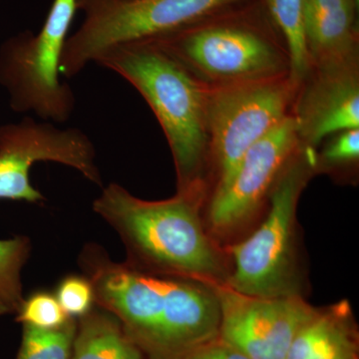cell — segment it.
Returning <instances> with one entry per match:
<instances>
[{"label": "cell", "mask_w": 359, "mask_h": 359, "mask_svg": "<svg viewBox=\"0 0 359 359\" xmlns=\"http://www.w3.org/2000/svg\"><path fill=\"white\" fill-rule=\"evenodd\" d=\"M23 325L22 342L16 359H71L77 328L74 318L56 330Z\"/></svg>", "instance_id": "ac0fdd59"}, {"label": "cell", "mask_w": 359, "mask_h": 359, "mask_svg": "<svg viewBox=\"0 0 359 359\" xmlns=\"http://www.w3.org/2000/svg\"><path fill=\"white\" fill-rule=\"evenodd\" d=\"M299 141L294 117L287 116L248 150L228 181L214 189L204 218L208 231L219 245L233 244L255 228Z\"/></svg>", "instance_id": "ba28073f"}, {"label": "cell", "mask_w": 359, "mask_h": 359, "mask_svg": "<svg viewBox=\"0 0 359 359\" xmlns=\"http://www.w3.org/2000/svg\"><path fill=\"white\" fill-rule=\"evenodd\" d=\"M218 299L219 337L250 359H287L295 335L316 308L302 295L264 297L211 285Z\"/></svg>", "instance_id": "30bf717a"}, {"label": "cell", "mask_w": 359, "mask_h": 359, "mask_svg": "<svg viewBox=\"0 0 359 359\" xmlns=\"http://www.w3.org/2000/svg\"><path fill=\"white\" fill-rule=\"evenodd\" d=\"M287 359H359L358 327L349 302L316 308L295 335Z\"/></svg>", "instance_id": "4fadbf2b"}, {"label": "cell", "mask_w": 359, "mask_h": 359, "mask_svg": "<svg viewBox=\"0 0 359 359\" xmlns=\"http://www.w3.org/2000/svg\"><path fill=\"white\" fill-rule=\"evenodd\" d=\"M70 318L61 308L56 297L40 292L25 299L16 320L40 330H56L63 327Z\"/></svg>", "instance_id": "d6986e66"}, {"label": "cell", "mask_w": 359, "mask_h": 359, "mask_svg": "<svg viewBox=\"0 0 359 359\" xmlns=\"http://www.w3.org/2000/svg\"><path fill=\"white\" fill-rule=\"evenodd\" d=\"M167 308L156 359H183L219 337L221 311L211 285L166 278Z\"/></svg>", "instance_id": "7c38bea8"}, {"label": "cell", "mask_w": 359, "mask_h": 359, "mask_svg": "<svg viewBox=\"0 0 359 359\" xmlns=\"http://www.w3.org/2000/svg\"><path fill=\"white\" fill-rule=\"evenodd\" d=\"M273 27L282 35L289 51L290 80L294 83L308 73L309 58L304 34V0H264Z\"/></svg>", "instance_id": "2e32d148"}, {"label": "cell", "mask_w": 359, "mask_h": 359, "mask_svg": "<svg viewBox=\"0 0 359 359\" xmlns=\"http://www.w3.org/2000/svg\"><path fill=\"white\" fill-rule=\"evenodd\" d=\"M108 1H115V0H76L77 8L85 11L89 7L95 6V4Z\"/></svg>", "instance_id": "603a6c76"}, {"label": "cell", "mask_w": 359, "mask_h": 359, "mask_svg": "<svg viewBox=\"0 0 359 359\" xmlns=\"http://www.w3.org/2000/svg\"><path fill=\"white\" fill-rule=\"evenodd\" d=\"M292 82L280 78L219 85L209 92V154L224 185L252 145L287 117Z\"/></svg>", "instance_id": "52a82bcc"}, {"label": "cell", "mask_w": 359, "mask_h": 359, "mask_svg": "<svg viewBox=\"0 0 359 359\" xmlns=\"http://www.w3.org/2000/svg\"><path fill=\"white\" fill-rule=\"evenodd\" d=\"M205 185L178 191L174 197L145 201L112 183L93 210L112 226L126 248L127 264L149 275L226 283L228 252L208 231L202 214Z\"/></svg>", "instance_id": "6da1fadb"}, {"label": "cell", "mask_w": 359, "mask_h": 359, "mask_svg": "<svg viewBox=\"0 0 359 359\" xmlns=\"http://www.w3.org/2000/svg\"><path fill=\"white\" fill-rule=\"evenodd\" d=\"M245 0H115L84 11L66 42L61 74L76 76L108 49L164 39L240 6Z\"/></svg>", "instance_id": "277c9868"}, {"label": "cell", "mask_w": 359, "mask_h": 359, "mask_svg": "<svg viewBox=\"0 0 359 359\" xmlns=\"http://www.w3.org/2000/svg\"><path fill=\"white\" fill-rule=\"evenodd\" d=\"M71 359H145L121 323L105 309H91L80 318Z\"/></svg>", "instance_id": "9a60e30c"}, {"label": "cell", "mask_w": 359, "mask_h": 359, "mask_svg": "<svg viewBox=\"0 0 359 359\" xmlns=\"http://www.w3.org/2000/svg\"><path fill=\"white\" fill-rule=\"evenodd\" d=\"M76 0H53L37 33L23 32L7 41L0 53V82L15 112H32L43 121L65 123L76 99L61 80V60L75 13Z\"/></svg>", "instance_id": "5b68a950"}, {"label": "cell", "mask_w": 359, "mask_h": 359, "mask_svg": "<svg viewBox=\"0 0 359 359\" xmlns=\"http://www.w3.org/2000/svg\"><path fill=\"white\" fill-rule=\"evenodd\" d=\"M29 252L26 237L0 240V316L18 313L25 302L20 273Z\"/></svg>", "instance_id": "e0dca14e"}, {"label": "cell", "mask_w": 359, "mask_h": 359, "mask_svg": "<svg viewBox=\"0 0 359 359\" xmlns=\"http://www.w3.org/2000/svg\"><path fill=\"white\" fill-rule=\"evenodd\" d=\"M353 0H304V34L309 58L320 65L346 62L355 47Z\"/></svg>", "instance_id": "5bb4252c"}, {"label": "cell", "mask_w": 359, "mask_h": 359, "mask_svg": "<svg viewBox=\"0 0 359 359\" xmlns=\"http://www.w3.org/2000/svg\"><path fill=\"white\" fill-rule=\"evenodd\" d=\"M183 359H250L242 351H238L221 337L207 342L194 349L192 353L186 355Z\"/></svg>", "instance_id": "7402d4cb"}, {"label": "cell", "mask_w": 359, "mask_h": 359, "mask_svg": "<svg viewBox=\"0 0 359 359\" xmlns=\"http://www.w3.org/2000/svg\"><path fill=\"white\" fill-rule=\"evenodd\" d=\"M56 299L70 318L83 316L92 309L94 292L86 276H70L61 280L56 290Z\"/></svg>", "instance_id": "ffe728a7"}, {"label": "cell", "mask_w": 359, "mask_h": 359, "mask_svg": "<svg viewBox=\"0 0 359 359\" xmlns=\"http://www.w3.org/2000/svg\"><path fill=\"white\" fill-rule=\"evenodd\" d=\"M95 158L93 143L80 129H60L30 117L4 125L0 127V200H45L29 179L30 169L37 162L60 163L102 186Z\"/></svg>", "instance_id": "9c48e42d"}, {"label": "cell", "mask_w": 359, "mask_h": 359, "mask_svg": "<svg viewBox=\"0 0 359 359\" xmlns=\"http://www.w3.org/2000/svg\"><path fill=\"white\" fill-rule=\"evenodd\" d=\"M359 158V129L346 130L335 134L323 150L316 168L328 170L355 165Z\"/></svg>", "instance_id": "44dd1931"}, {"label": "cell", "mask_w": 359, "mask_h": 359, "mask_svg": "<svg viewBox=\"0 0 359 359\" xmlns=\"http://www.w3.org/2000/svg\"><path fill=\"white\" fill-rule=\"evenodd\" d=\"M314 169L316 157L309 152L290 160L271 189L263 221L244 238L224 247L231 261L224 285L256 297H304L297 209Z\"/></svg>", "instance_id": "3957f363"}, {"label": "cell", "mask_w": 359, "mask_h": 359, "mask_svg": "<svg viewBox=\"0 0 359 359\" xmlns=\"http://www.w3.org/2000/svg\"><path fill=\"white\" fill-rule=\"evenodd\" d=\"M294 120L299 138L313 146L330 135L359 129L358 78L347 61L321 66Z\"/></svg>", "instance_id": "8fae6325"}, {"label": "cell", "mask_w": 359, "mask_h": 359, "mask_svg": "<svg viewBox=\"0 0 359 359\" xmlns=\"http://www.w3.org/2000/svg\"><path fill=\"white\" fill-rule=\"evenodd\" d=\"M233 9L155 40L191 70L222 84L278 78L282 60L275 45L249 11L233 13Z\"/></svg>", "instance_id": "8992f818"}, {"label": "cell", "mask_w": 359, "mask_h": 359, "mask_svg": "<svg viewBox=\"0 0 359 359\" xmlns=\"http://www.w3.org/2000/svg\"><path fill=\"white\" fill-rule=\"evenodd\" d=\"M94 63L127 80L150 106L173 155L178 191L204 184L209 91L193 71L159 40L118 45Z\"/></svg>", "instance_id": "7a4b0ae2"}]
</instances>
